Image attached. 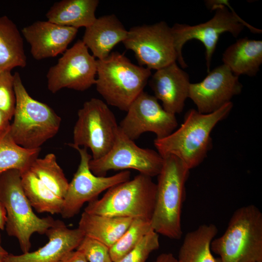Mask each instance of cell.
Listing matches in <instances>:
<instances>
[{"mask_svg":"<svg viewBox=\"0 0 262 262\" xmlns=\"http://www.w3.org/2000/svg\"><path fill=\"white\" fill-rule=\"evenodd\" d=\"M153 230L151 221L142 218L133 219L122 236L109 248L112 262H118L130 252L147 233Z\"/></svg>","mask_w":262,"mask_h":262,"instance_id":"28","label":"cell"},{"mask_svg":"<svg viewBox=\"0 0 262 262\" xmlns=\"http://www.w3.org/2000/svg\"><path fill=\"white\" fill-rule=\"evenodd\" d=\"M127 34L128 30L115 15H105L85 28L82 41L95 58L102 59L115 46L124 41Z\"/></svg>","mask_w":262,"mask_h":262,"instance_id":"19","label":"cell"},{"mask_svg":"<svg viewBox=\"0 0 262 262\" xmlns=\"http://www.w3.org/2000/svg\"><path fill=\"white\" fill-rule=\"evenodd\" d=\"M163 163L164 158L157 151L139 147L119 128L109 151L99 159H91L89 165L92 172L98 176H105L110 170L132 169L152 178L159 174Z\"/></svg>","mask_w":262,"mask_h":262,"instance_id":"11","label":"cell"},{"mask_svg":"<svg viewBox=\"0 0 262 262\" xmlns=\"http://www.w3.org/2000/svg\"><path fill=\"white\" fill-rule=\"evenodd\" d=\"M98 0H63L55 2L46 14L48 21L61 26L86 28L96 20Z\"/></svg>","mask_w":262,"mask_h":262,"instance_id":"21","label":"cell"},{"mask_svg":"<svg viewBox=\"0 0 262 262\" xmlns=\"http://www.w3.org/2000/svg\"><path fill=\"white\" fill-rule=\"evenodd\" d=\"M8 254V252L2 246L1 235L0 234V255L5 256Z\"/></svg>","mask_w":262,"mask_h":262,"instance_id":"36","label":"cell"},{"mask_svg":"<svg viewBox=\"0 0 262 262\" xmlns=\"http://www.w3.org/2000/svg\"><path fill=\"white\" fill-rule=\"evenodd\" d=\"M119 130L113 112L102 100L92 98L78 112L71 147L83 146L92 152V159L105 155L112 147Z\"/></svg>","mask_w":262,"mask_h":262,"instance_id":"9","label":"cell"},{"mask_svg":"<svg viewBox=\"0 0 262 262\" xmlns=\"http://www.w3.org/2000/svg\"><path fill=\"white\" fill-rule=\"evenodd\" d=\"M159 246V234L151 230L118 262H146L149 254Z\"/></svg>","mask_w":262,"mask_h":262,"instance_id":"29","label":"cell"},{"mask_svg":"<svg viewBox=\"0 0 262 262\" xmlns=\"http://www.w3.org/2000/svg\"><path fill=\"white\" fill-rule=\"evenodd\" d=\"M163 158V166L157 176L151 226L158 234L179 240L182 234L181 209L190 169L175 156L170 155Z\"/></svg>","mask_w":262,"mask_h":262,"instance_id":"2","label":"cell"},{"mask_svg":"<svg viewBox=\"0 0 262 262\" xmlns=\"http://www.w3.org/2000/svg\"><path fill=\"white\" fill-rule=\"evenodd\" d=\"M190 83L188 74L176 62L157 70L149 80L154 96L166 111L175 115L183 110Z\"/></svg>","mask_w":262,"mask_h":262,"instance_id":"18","label":"cell"},{"mask_svg":"<svg viewBox=\"0 0 262 262\" xmlns=\"http://www.w3.org/2000/svg\"><path fill=\"white\" fill-rule=\"evenodd\" d=\"M233 108L231 101L209 114L191 109L183 123L167 136L154 141L157 152L163 157L173 155L190 170L198 166L212 147L211 133L216 125L225 119Z\"/></svg>","mask_w":262,"mask_h":262,"instance_id":"1","label":"cell"},{"mask_svg":"<svg viewBox=\"0 0 262 262\" xmlns=\"http://www.w3.org/2000/svg\"><path fill=\"white\" fill-rule=\"evenodd\" d=\"M10 120L8 116L0 110V133L10 127Z\"/></svg>","mask_w":262,"mask_h":262,"instance_id":"34","label":"cell"},{"mask_svg":"<svg viewBox=\"0 0 262 262\" xmlns=\"http://www.w3.org/2000/svg\"><path fill=\"white\" fill-rule=\"evenodd\" d=\"M0 197L6 213L5 230L18 241L23 253L29 252L34 233L46 234L55 223L51 216L40 218L33 212L24 194L20 172L10 170L0 175Z\"/></svg>","mask_w":262,"mask_h":262,"instance_id":"6","label":"cell"},{"mask_svg":"<svg viewBox=\"0 0 262 262\" xmlns=\"http://www.w3.org/2000/svg\"><path fill=\"white\" fill-rule=\"evenodd\" d=\"M73 148L79 152L80 162L64 198L61 214L66 219L77 214L85 203L98 198L101 193L130 180L131 176L129 170L121 171L109 177L96 176L90 169L89 163L92 156L87 148Z\"/></svg>","mask_w":262,"mask_h":262,"instance_id":"12","label":"cell"},{"mask_svg":"<svg viewBox=\"0 0 262 262\" xmlns=\"http://www.w3.org/2000/svg\"><path fill=\"white\" fill-rule=\"evenodd\" d=\"M222 60L235 75L254 76L262 63V41L240 38L225 50Z\"/></svg>","mask_w":262,"mask_h":262,"instance_id":"20","label":"cell"},{"mask_svg":"<svg viewBox=\"0 0 262 262\" xmlns=\"http://www.w3.org/2000/svg\"><path fill=\"white\" fill-rule=\"evenodd\" d=\"M78 29L47 21H36L21 31L31 46L36 60L54 57L65 52L77 34Z\"/></svg>","mask_w":262,"mask_h":262,"instance_id":"16","label":"cell"},{"mask_svg":"<svg viewBox=\"0 0 262 262\" xmlns=\"http://www.w3.org/2000/svg\"></svg>","mask_w":262,"mask_h":262,"instance_id":"38","label":"cell"},{"mask_svg":"<svg viewBox=\"0 0 262 262\" xmlns=\"http://www.w3.org/2000/svg\"><path fill=\"white\" fill-rule=\"evenodd\" d=\"M29 169L50 190L64 199L69 182L54 154L36 158Z\"/></svg>","mask_w":262,"mask_h":262,"instance_id":"27","label":"cell"},{"mask_svg":"<svg viewBox=\"0 0 262 262\" xmlns=\"http://www.w3.org/2000/svg\"><path fill=\"white\" fill-rule=\"evenodd\" d=\"M158 100L142 92L126 111L119 125L120 131L133 141L146 132L154 133L158 139L170 134L178 126L176 117L166 111Z\"/></svg>","mask_w":262,"mask_h":262,"instance_id":"14","label":"cell"},{"mask_svg":"<svg viewBox=\"0 0 262 262\" xmlns=\"http://www.w3.org/2000/svg\"><path fill=\"white\" fill-rule=\"evenodd\" d=\"M76 250L81 252L88 262H112L109 248L92 238L84 236Z\"/></svg>","mask_w":262,"mask_h":262,"instance_id":"31","label":"cell"},{"mask_svg":"<svg viewBox=\"0 0 262 262\" xmlns=\"http://www.w3.org/2000/svg\"><path fill=\"white\" fill-rule=\"evenodd\" d=\"M154 262H179L172 253H164L158 256Z\"/></svg>","mask_w":262,"mask_h":262,"instance_id":"33","label":"cell"},{"mask_svg":"<svg viewBox=\"0 0 262 262\" xmlns=\"http://www.w3.org/2000/svg\"><path fill=\"white\" fill-rule=\"evenodd\" d=\"M218 232L213 224L200 225L185 236L180 248L179 262H221L212 253L211 245Z\"/></svg>","mask_w":262,"mask_h":262,"instance_id":"23","label":"cell"},{"mask_svg":"<svg viewBox=\"0 0 262 262\" xmlns=\"http://www.w3.org/2000/svg\"><path fill=\"white\" fill-rule=\"evenodd\" d=\"M6 220V211L0 197V229H4Z\"/></svg>","mask_w":262,"mask_h":262,"instance_id":"35","label":"cell"},{"mask_svg":"<svg viewBox=\"0 0 262 262\" xmlns=\"http://www.w3.org/2000/svg\"><path fill=\"white\" fill-rule=\"evenodd\" d=\"M242 85L225 65L211 71L200 82L190 83L189 97L201 114L213 112L230 102L234 96L241 93Z\"/></svg>","mask_w":262,"mask_h":262,"instance_id":"15","label":"cell"},{"mask_svg":"<svg viewBox=\"0 0 262 262\" xmlns=\"http://www.w3.org/2000/svg\"><path fill=\"white\" fill-rule=\"evenodd\" d=\"M95 85L107 104L127 111L144 91L151 70L131 63L123 54L111 52L106 58L97 59Z\"/></svg>","mask_w":262,"mask_h":262,"instance_id":"4","label":"cell"},{"mask_svg":"<svg viewBox=\"0 0 262 262\" xmlns=\"http://www.w3.org/2000/svg\"><path fill=\"white\" fill-rule=\"evenodd\" d=\"M156 195V183L152 178L139 173L132 179L109 188L100 199L88 202L84 212L151 221Z\"/></svg>","mask_w":262,"mask_h":262,"instance_id":"7","label":"cell"},{"mask_svg":"<svg viewBox=\"0 0 262 262\" xmlns=\"http://www.w3.org/2000/svg\"><path fill=\"white\" fill-rule=\"evenodd\" d=\"M221 262H262V213L253 204L236 209L227 229L212 242Z\"/></svg>","mask_w":262,"mask_h":262,"instance_id":"5","label":"cell"},{"mask_svg":"<svg viewBox=\"0 0 262 262\" xmlns=\"http://www.w3.org/2000/svg\"><path fill=\"white\" fill-rule=\"evenodd\" d=\"M59 262H88L84 255L78 250L66 254Z\"/></svg>","mask_w":262,"mask_h":262,"instance_id":"32","label":"cell"},{"mask_svg":"<svg viewBox=\"0 0 262 262\" xmlns=\"http://www.w3.org/2000/svg\"><path fill=\"white\" fill-rule=\"evenodd\" d=\"M20 175L24 194L36 212L61 214L63 198L50 190L30 169L21 173Z\"/></svg>","mask_w":262,"mask_h":262,"instance_id":"25","label":"cell"},{"mask_svg":"<svg viewBox=\"0 0 262 262\" xmlns=\"http://www.w3.org/2000/svg\"><path fill=\"white\" fill-rule=\"evenodd\" d=\"M46 234L48 242L44 246L20 255L8 253L3 262H59L68 253L76 250L84 237L78 228L69 229L61 220H56Z\"/></svg>","mask_w":262,"mask_h":262,"instance_id":"17","label":"cell"},{"mask_svg":"<svg viewBox=\"0 0 262 262\" xmlns=\"http://www.w3.org/2000/svg\"><path fill=\"white\" fill-rule=\"evenodd\" d=\"M5 256L0 255V262H3V259Z\"/></svg>","mask_w":262,"mask_h":262,"instance_id":"37","label":"cell"},{"mask_svg":"<svg viewBox=\"0 0 262 262\" xmlns=\"http://www.w3.org/2000/svg\"><path fill=\"white\" fill-rule=\"evenodd\" d=\"M40 149H28L17 145L9 127L0 133V175L10 170L16 169L21 173L29 169Z\"/></svg>","mask_w":262,"mask_h":262,"instance_id":"26","label":"cell"},{"mask_svg":"<svg viewBox=\"0 0 262 262\" xmlns=\"http://www.w3.org/2000/svg\"><path fill=\"white\" fill-rule=\"evenodd\" d=\"M97 70L95 57L82 41L78 40L49 69L48 88L52 93L65 88L85 91L95 84Z\"/></svg>","mask_w":262,"mask_h":262,"instance_id":"13","label":"cell"},{"mask_svg":"<svg viewBox=\"0 0 262 262\" xmlns=\"http://www.w3.org/2000/svg\"><path fill=\"white\" fill-rule=\"evenodd\" d=\"M206 5L211 10H215L214 16L208 21L196 25L176 23L171 30L180 65L182 68L187 66L184 61L182 49L190 40L200 41L205 48V59L207 71H210L213 55L220 35L229 32L236 37L246 26L254 33H261L262 30L252 27L243 20L230 7L229 11L222 0H208Z\"/></svg>","mask_w":262,"mask_h":262,"instance_id":"8","label":"cell"},{"mask_svg":"<svg viewBox=\"0 0 262 262\" xmlns=\"http://www.w3.org/2000/svg\"><path fill=\"white\" fill-rule=\"evenodd\" d=\"M133 219L83 212L78 228L84 236L95 239L110 248L125 232Z\"/></svg>","mask_w":262,"mask_h":262,"instance_id":"22","label":"cell"},{"mask_svg":"<svg viewBox=\"0 0 262 262\" xmlns=\"http://www.w3.org/2000/svg\"><path fill=\"white\" fill-rule=\"evenodd\" d=\"M16 103L10 132L15 142L28 149L41 146L58 132L61 117L47 104L32 98L18 72L13 74Z\"/></svg>","mask_w":262,"mask_h":262,"instance_id":"3","label":"cell"},{"mask_svg":"<svg viewBox=\"0 0 262 262\" xmlns=\"http://www.w3.org/2000/svg\"><path fill=\"white\" fill-rule=\"evenodd\" d=\"M122 43L134 52L139 66L150 70H158L178 59L171 27L164 21L131 28Z\"/></svg>","mask_w":262,"mask_h":262,"instance_id":"10","label":"cell"},{"mask_svg":"<svg viewBox=\"0 0 262 262\" xmlns=\"http://www.w3.org/2000/svg\"><path fill=\"white\" fill-rule=\"evenodd\" d=\"M26 65L21 33L7 16H0V72Z\"/></svg>","mask_w":262,"mask_h":262,"instance_id":"24","label":"cell"},{"mask_svg":"<svg viewBox=\"0 0 262 262\" xmlns=\"http://www.w3.org/2000/svg\"><path fill=\"white\" fill-rule=\"evenodd\" d=\"M16 103L14 85V76L11 71L0 72V110L11 120L13 117Z\"/></svg>","mask_w":262,"mask_h":262,"instance_id":"30","label":"cell"}]
</instances>
